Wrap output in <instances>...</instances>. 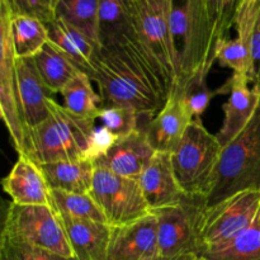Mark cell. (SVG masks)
I'll return each mask as SVG.
<instances>
[{"instance_id": "21", "label": "cell", "mask_w": 260, "mask_h": 260, "mask_svg": "<svg viewBox=\"0 0 260 260\" xmlns=\"http://www.w3.org/2000/svg\"><path fill=\"white\" fill-rule=\"evenodd\" d=\"M135 38L132 0H101L98 40L102 47L119 45Z\"/></svg>"}, {"instance_id": "10", "label": "cell", "mask_w": 260, "mask_h": 260, "mask_svg": "<svg viewBox=\"0 0 260 260\" xmlns=\"http://www.w3.org/2000/svg\"><path fill=\"white\" fill-rule=\"evenodd\" d=\"M12 12L7 4L0 2V111L5 127L8 128L15 151L20 154L24 145L25 129L20 118L17 102V79H15L14 48L10 36Z\"/></svg>"}, {"instance_id": "1", "label": "cell", "mask_w": 260, "mask_h": 260, "mask_svg": "<svg viewBox=\"0 0 260 260\" xmlns=\"http://www.w3.org/2000/svg\"><path fill=\"white\" fill-rule=\"evenodd\" d=\"M89 78L98 85L102 107H128L150 119L161 111L170 95L159 66L136 38L99 47Z\"/></svg>"}, {"instance_id": "3", "label": "cell", "mask_w": 260, "mask_h": 260, "mask_svg": "<svg viewBox=\"0 0 260 260\" xmlns=\"http://www.w3.org/2000/svg\"><path fill=\"white\" fill-rule=\"evenodd\" d=\"M248 190L260 192V103L248 126L222 147L207 207Z\"/></svg>"}, {"instance_id": "27", "label": "cell", "mask_w": 260, "mask_h": 260, "mask_svg": "<svg viewBox=\"0 0 260 260\" xmlns=\"http://www.w3.org/2000/svg\"><path fill=\"white\" fill-rule=\"evenodd\" d=\"M202 260H260V211L255 221L233 241L203 253Z\"/></svg>"}, {"instance_id": "36", "label": "cell", "mask_w": 260, "mask_h": 260, "mask_svg": "<svg viewBox=\"0 0 260 260\" xmlns=\"http://www.w3.org/2000/svg\"><path fill=\"white\" fill-rule=\"evenodd\" d=\"M200 260H202V259H200Z\"/></svg>"}, {"instance_id": "2", "label": "cell", "mask_w": 260, "mask_h": 260, "mask_svg": "<svg viewBox=\"0 0 260 260\" xmlns=\"http://www.w3.org/2000/svg\"><path fill=\"white\" fill-rule=\"evenodd\" d=\"M48 117L25 132L20 154L38 165L85 157L95 119L76 116L53 98L48 99Z\"/></svg>"}, {"instance_id": "5", "label": "cell", "mask_w": 260, "mask_h": 260, "mask_svg": "<svg viewBox=\"0 0 260 260\" xmlns=\"http://www.w3.org/2000/svg\"><path fill=\"white\" fill-rule=\"evenodd\" d=\"M221 146L202 121H192L174 151L173 169L180 188L188 197L207 198L220 161Z\"/></svg>"}, {"instance_id": "28", "label": "cell", "mask_w": 260, "mask_h": 260, "mask_svg": "<svg viewBox=\"0 0 260 260\" xmlns=\"http://www.w3.org/2000/svg\"><path fill=\"white\" fill-rule=\"evenodd\" d=\"M52 207L63 217L108 223L103 211L90 194L52 190Z\"/></svg>"}, {"instance_id": "16", "label": "cell", "mask_w": 260, "mask_h": 260, "mask_svg": "<svg viewBox=\"0 0 260 260\" xmlns=\"http://www.w3.org/2000/svg\"><path fill=\"white\" fill-rule=\"evenodd\" d=\"M139 183L151 213L175 206L185 198L173 169L170 154L156 152L141 175Z\"/></svg>"}, {"instance_id": "12", "label": "cell", "mask_w": 260, "mask_h": 260, "mask_svg": "<svg viewBox=\"0 0 260 260\" xmlns=\"http://www.w3.org/2000/svg\"><path fill=\"white\" fill-rule=\"evenodd\" d=\"M217 93H229L228 102L222 107V126L216 135L223 147L230 144L251 121L260 103V93L251 86L248 76L239 74H234Z\"/></svg>"}, {"instance_id": "33", "label": "cell", "mask_w": 260, "mask_h": 260, "mask_svg": "<svg viewBox=\"0 0 260 260\" xmlns=\"http://www.w3.org/2000/svg\"><path fill=\"white\" fill-rule=\"evenodd\" d=\"M5 3L12 14L28 15L40 19L45 24L56 19L58 0H0Z\"/></svg>"}, {"instance_id": "19", "label": "cell", "mask_w": 260, "mask_h": 260, "mask_svg": "<svg viewBox=\"0 0 260 260\" xmlns=\"http://www.w3.org/2000/svg\"><path fill=\"white\" fill-rule=\"evenodd\" d=\"M60 216V215H58ZM69 244L76 260H107L108 258L111 225L104 222L60 216Z\"/></svg>"}, {"instance_id": "22", "label": "cell", "mask_w": 260, "mask_h": 260, "mask_svg": "<svg viewBox=\"0 0 260 260\" xmlns=\"http://www.w3.org/2000/svg\"><path fill=\"white\" fill-rule=\"evenodd\" d=\"M52 190H62L78 194H90L95 164L83 157L69 161L40 165Z\"/></svg>"}, {"instance_id": "6", "label": "cell", "mask_w": 260, "mask_h": 260, "mask_svg": "<svg viewBox=\"0 0 260 260\" xmlns=\"http://www.w3.org/2000/svg\"><path fill=\"white\" fill-rule=\"evenodd\" d=\"M206 200L188 197L175 206L154 211L160 260H200V229Z\"/></svg>"}, {"instance_id": "26", "label": "cell", "mask_w": 260, "mask_h": 260, "mask_svg": "<svg viewBox=\"0 0 260 260\" xmlns=\"http://www.w3.org/2000/svg\"><path fill=\"white\" fill-rule=\"evenodd\" d=\"M101 0H58L56 18L65 20L99 43L98 15Z\"/></svg>"}, {"instance_id": "8", "label": "cell", "mask_w": 260, "mask_h": 260, "mask_svg": "<svg viewBox=\"0 0 260 260\" xmlns=\"http://www.w3.org/2000/svg\"><path fill=\"white\" fill-rule=\"evenodd\" d=\"M260 211V192H241L206 207L200 229V256L233 241L255 221Z\"/></svg>"}, {"instance_id": "17", "label": "cell", "mask_w": 260, "mask_h": 260, "mask_svg": "<svg viewBox=\"0 0 260 260\" xmlns=\"http://www.w3.org/2000/svg\"><path fill=\"white\" fill-rule=\"evenodd\" d=\"M241 0H201L205 19V45H203L201 75L207 78L216 62V50L221 41L228 40Z\"/></svg>"}, {"instance_id": "9", "label": "cell", "mask_w": 260, "mask_h": 260, "mask_svg": "<svg viewBox=\"0 0 260 260\" xmlns=\"http://www.w3.org/2000/svg\"><path fill=\"white\" fill-rule=\"evenodd\" d=\"M90 196L103 211L111 226H121L151 213L139 179L95 167Z\"/></svg>"}, {"instance_id": "13", "label": "cell", "mask_w": 260, "mask_h": 260, "mask_svg": "<svg viewBox=\"0 0 260 260\" xmlns=\"http://www.w3.org/2000/svg\"><path fill=\"white\" fill-rule=\"evenodd\" d=\"M17 102L25 132L38 126L48 117L51 93L43 84L33 58L15 60ZM25 137V136H24Z\"/></svg>"}, {"instance_id": "32", "label": "cell", "mask_w": 260, "mask_h": 260, "mask_svg": "<svg viewBox=\"0 0 260 260\" xmlns=\"http://www.w3.org/2000/svg\"><path fill=\"white\" fill-rule=\"evenodd\" d=\"M140 114L128 107H101L96 119H101L112 134L118 139L128 136L139 129Z\"/></svg>"}, {"instance_id": "18", "label": "cell", "mask_w": 260, "mask_h": 260, "mask_svg": "<svg viewBox=\"0 0 260 260\" xmlns=\"http://www.w3.org/2000/svg\"><path fill=\"white\" fill-rule=\"evenodd\" d=\"M192 118L177 93L170 94L161 111L145 127L150 144L156 152L172 154L184 136Z\"/></svg>"}, {"instance_id": "35", "label": "cell", "mask_w": 260, "mask_h": 260, "mask_svg": "<svg viewBox=\"0 0 260 260\" xmlns=\"http://www.w3.org/2000/svg\"><path fill=\"white\" fill-rule=\"evenodd\" d=\"M250 51V84L260 93V14L249 37Z\"/></svg>"}, {"instance_id": "30", "label": "cell", "mask_w": 260, "mask_h": 260, "mask_svg": "<svg viewBox=\"0 0 260 260\" xmlns=\"http://www.w3.org/2000/svg\"><path fill=\"white\" fill-rule=\"evenodd\" d=\"M173 93H177L179 95L192 121H201V117L207 111L211 99L215 95V93L208 89L206 78L192 79L183 85L178 86Z\"/></svg>"}, {"instance_id": "4", "label": "cell", "mask_w": 260, "mask_h": 260, "mask_svg": "<svg viewBox=\"0 0 260 260\" xmlns=\"http://www.w3.org/2000/svg\"><path fill=\"white\" fill-rule=\"evenodd\" d=\"M172 9L173 0H132L135 38L160 68L170 94L180 79V55L170 25Z\"/></svg>"}, {"instance_id": "29", "label": "cell", "mask_w": 260, "mask_h": 260, "mask_svg": "<svg viewBox=\"0 0 260 260\" xmlns=\"http://www.w3.org/2000/svg\"><path fill=\"white\" fill-rule=\"evenodd\" d=\"M216 62L231 69L234 74L248 76L250 80V51L248 41L243 36L221 41L216 50Z\"/></svg>"}, {"instance_id": "11", "label": "cell", "mask_w": 260, "mask_h": 260, "mask_svg": "<svg viewBox=\"0 0 260 260\" xmlns=\"http://www.w3.org/2000/svg\"><path fill=\"white\" fill-rule=\"evenodd\" d=\"M111 228L107 260H160L154 213L135 222Z\"/></svg>"}, {"instance_id": "25", "label": "cell", "mask_w": 260, "mask_h": 260, "mask_svg": "<svg viewBox=\"0 0 260 260\" xmlns=\"http://www.w3.org/2000/svg\"><path fill=\"white\" fill-rule=\"evenodd\" d=\"M91 81L88 74L80 71L62 89L61 95L63 98V107L71 113L84 118L96 119L102 99L94 90Z\"/></svg>"}, {"instance_id": "7", "label": "cell", "mask_w": 260, "mask_h": 260, "mask_svg": "<svg viewBox=\"0 0 260 260\" xmlns=\"http://www.w3.org/2000/svg\"><path fill=\"white\" fill-rule=\"evenodd\" d=\"M2 233L66 258H74L62 221L50 206H20L10 202Z\"/></svg>"}, {"instance_id": "34", "label": "cell", "mask_w": 260, "mask_h": 260, "mask_svg": "<svg viewBox=\"0 0 260 260\" xmlns=\"http://www.w3.org/2000/svg\"><path fill=\"white\" fill-rule=\"evenodd\" d=\"M118 140V137L114 134H112L106 126H103V124L99 127L95 126L90 136V141H89V147L85 157L91 160L93 162L98 161L101 157H103L114 146V144Z\"/></svg>"}, {"instance_id": "20", "label": "cell", "mask_w": 260, "mask_h": 260, "mask_svg": "<svg viewBox=\"0 0 260 260\" xmlns=\"http://www.w3.org/2000/svg\"><path fill=\"white\" fill-rule=\"evenodd\" d=\"M46 25L50 42L57 46L81 73L89 75L93 60L101 45L58 18Z\"/></svg>"}, {"instance_id": "15", "label": "cell", "mask_w": 260, "mask_h": 260, "mask_svg": "<svg viewBox=\"0 0 260 260\" xmlns=\"http://www.w3.org/2000/svg\"><path fill=\"white\" fill-rule=\"evenodd\" d=\"M155 154L156 151L150 144L145 128H139L128 136L119 139L114 146L94 164L121 177L139 179Z\"/></svg>"}, {"instance_id": "24", "label": "cell", "mask_w": 260, "mask_h": 260, "mask_svg": "<svg viewBox=\"0 0 260 260\" xmlns=\"http://www.w3.org/2000/svg\"><path fill=\"white\" fill-rule=\"evenodd\" d=\"M10 36L17 58H32L48 43L47 25L28 15L10 17Z\"/></svg>"}, {"instance_id": "14", "label": "cell", "mask_w": 260, "mask_h": 260, "mask_svg": "<svg viewBox=\"0 0 260 260\" xmlns=\"http://www.w3.org/2000/svg\"><path fill=\"white\" fill-rule=\"evenodd\" d=\"M3 189L15 205L52 207V189L42 169L24 155H18L14 167L3 179Z\"/></svg>"}, {"instance_id": "31", "label": "cell", "mask_w": 260, "mask_h": 260, "mask_svg": "<svg viewBox=\"0 0 260 260\" xmlns=\"http://www.w3.org/2000/svg\"><path fill=\"white\" fill-rule=\"evenodd\" d=\"M0 260H76L28 244L25 241L2 233Z\"/></svg>"}, {"instance_id": "23", "label": "cell", "mask_w": 260, "mask_h": 260, "mask_svg": "<svg viewBox=\"0 0 260 260\" xmlns=\"http://www.w3.org/2000/svg\"><path fill=\"white\" fill-rule=\"evenodd\" d=\"M32 58L43 84L50 93H61L69 81L80 73L73 61L50 41Z\"/></svg>"}]
</instances>
